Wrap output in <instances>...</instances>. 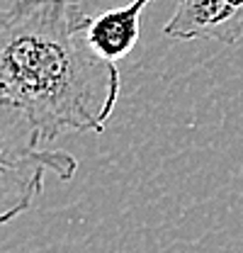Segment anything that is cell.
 I'll return each mask as SVG.
<instances>
[{"mask_svg":"<svg viewBox=\"0 0 243 253\" xmlns=\"http://www.w3.org/2000/svg\"><path fill=\"white\" fill-rule=\"evenodd\" d=\"M90 15L76 0H15L0 7V95L27 112L41 139L100 134L122 76L88 44Z\"/></svg>","mask_w":243,"mask_h":253,"instance_id":"cell-1","label":"cell"},{"mask_svg":"<svg viewBox=\"0 0 243 253\" xmlns=\"http://www.w3.org/2000/svg\"><path fill=\"white\" fill-rule=\"evenodd\" d=\"M27 112L0 95V226L17 219L41 195L46 173L71 180L78 161L68 151H46Z\"/></svg>","mask_w":243,"mask_h":253,"instance_id":"cell-2","label":"cell"},{"mask_svg":"<svg viewBox=\"0 0 243 253\" xmlns=\"http://www.w3.org/2000/svg\"><path fill=\"white\" fill-rule=\"evenodd\" d=\"M163 34L236 44L243 37V0H180Z\"/></svg>","mask_w":243,"mask_h":253,"instance_id":"cell-3","label":"cell"},{"mask_svg":"<svg viewBox=\"0 0 243 253\" xmlns=\"http://www.w3.org/2000/svg\"><path fill=\"white\" fill-rule=\"evenodd\" d=\"M151 5V0H131L129 5H122L115 10L90 15L88 22V44L107 59V61H120L131 54V49L139 44L141 34V12Z\"/></svg>","mask_w":243,"mask_h":253,"instance_id":"cell-4","label":"cell"}]
</instances>
